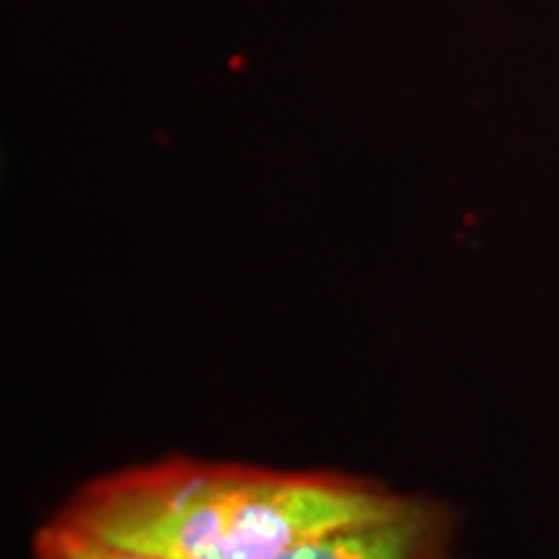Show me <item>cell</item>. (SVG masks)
Segmentation results:
<instances>
[{
	"label": "cell",
	"mask_w": 559,
	"mask_h": 559,
	"mask_svg": "<svg viewBox=\"0 0 559 559\" xmlns=\"http://www.w3.org/2000/svg\"><path fill=\"white\" fill-rule=\"evenodd\" d=\"M449 506L407 498L394 508L300 542L280 559H456Z\"/></svg>",
	"instance_id": "7a4b0ae2"
},
{
	"label": "cell",
	"mask_w": 559,
	"mask_h": 559,
	"mask_svg": "<svg viewBox=\"0 0 559 559\" xmlns=\"http://www.w3.org/2000/svg\"><path fill=\"white\" fill-rule=\"evenodd\" d=\"M400 500L381 481L340 472L164 459L88 481L58 519L158 559H280Z\"/></svg>",
	"instance_id": "6da1fadb"
},
{
	"label": "cell",
	"mask_w": 559,
	"mask_h": 559,
	"mask_svg": "<svg viewBox=\"0 0 559 559\" xmlns=\"http://www.w3.org/2000/svg\"><path fill=\"white\" fill-rule=\"evenodd\" d=\"M34 559H158L109 544L99 536L70 526L58 515L34 536Z\"/></svg>",
	"instance_id": "3957f363"
}]
</instances>
